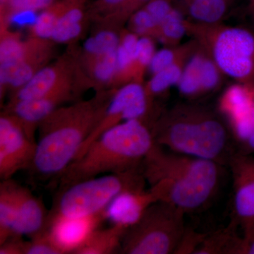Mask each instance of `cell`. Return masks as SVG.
<instances>
[{
  "instance_id": "obj_29",
  "label": "cell",
  "mask_w": 254,
  "mask_h": 254,
  "mask_svg": "<svg viewBox=\"0 0 254 254\" xmlns=\"http://www.w3.org/2000/svg\"><path fill=\"white\" fill-rule=\"evenodd\" d=\"M182 68L178 63L173 64L168 68L153 74L145 87L148 96L160 94L170 87L177 85L181 78Z\"/></svg>"
},
{
  "instance_id": "obj_8",
  "label": "cell",
  "mask_w": 254,
  "mask_h": 254,
  "mask_svg": "<svg viewBox=\"0 0 254 254\" xmlns=\"http://www.w3.org/2000/svg\"><path fill=\"white\" fill-rule=\"evenodd\" d=\"M37 141L29 138L22 125L4 112L0 118V178L7 180L28 170L36 154Z\"/></svg>"
},
{
  "instance_id": "obj_1",
  "label": "cell",
  "mask_w": 254,
  "mask_h": 254,
  "mask_svg": "<svg viewBox=\"0 0 254 254\" xmlns=\"http://www.w3.org/2000/svg\"><path fill=\"white\" fill-rule=\"evenodd\" d=\"M141 171L157 201L185 213L198 210L211 200L221 175L216 162L167 152L156 143L143 160Z\"/></svg>"
},
{
  "instance_id": "obj_26",
  "label": "cell",
  "mask_w": 254,
  "mask_h": 254,
  "mask_svg": "<svg viewBox=\"0 0 254 254\" xmlns=\"http://www.w3.org/2000/svg\"><path fill=\"white\" fill-rule=\"evenodd\" d=\"M76 0H58L43 10L31 28V37L50 40L58 21Z\"/></svg>"
},
{
  "instance_id": "obj_11",
  "label": "cell",
  "mask_w": 254,
  "mask_h": 254,
  "mask_svg": "<svg viewBox=\"0 0 254 254\" xmlns=\"http://www.w3.org/2000/svg\"><path fill=\"white\" fill-rule=\"evenodd\" d=\"M73 83L60 87L49 94L36 99L10 101L6 113L14 116L22 125L30 138L35 140V133L41 124L59 105L71 97Z\"/></svg>"
},
{
  "instance_id": "obj_14",
  "label": "cell",
  "mask_w": 254,
  "mask_h": 254,
  "mask_svg": "<svg viewBox=\"0 0 254 254\" xmlns=\"http://www.w3.org/2000/svg\"><path fill=\"white\" fill-rule=\"evenodd\" d=\"M73 67L66 60L45 66L24 86L17 90L10 101L36 99L60 87L72 83Z\"/></svg>"
},
{
  "instance_id": "obj_32",
  "label": "cell",
  "mask_w": 254,
  "mask_h": 254,
  "mask_svg": "<svg viewBox=\"0 0 254 254\" xmlns=\"http://www.w3.org/2000/svg\"><path fill=\"white\" fill-rule=\"evenodd\" d=\"M23 254H65L48 230L25 242Z\"/></svg>"
},
{
  "instance_id": "obj_21",
  "label": "cell",
  "mask_w": 254,
  "mask_h": 254,
  "mask_svg": "<svg viewBox=\"0 0 254 254\" xmlns=\"http://www.w3.org/2000/svg\"><path fill=\"white\" fill-rule=\"evenodd\" d=\"M16 185L12 179L0 184V244L12 235L17 213Z\"/></svg>"
},
{
  "instance_id": "obj_10",
  "label": "cell",
  "mask_w": 254,
  "mask_h": 254,
  "mask_svg": "<svg viewBox=\"0 0 254 254\" xmlns=\"http://www.w3.org/2000/svg\"><path fill=\"white\" fill-rule=\"evenodd\" d=\"M50 41L31 37L28 40L27 48L20 61L0 67L1 98L6 90L15 93L46 66L53 53V43Z\"/></svg>"
},
{
  "instance_id": "obj_4",
  "label": "cell",
  "mask_w": 254,
  "mask_h": 254,
  "mask_svg": "<svg viewBox=\"0 0 254 254\" xmlns=\"http://www.w3.org/2000/svg\"><path fill=\"white\" fill-rule=\"evenodd\" d=\"M152 133L156 144L170 151L219 164L228 148L223 125L200 110H177L164 119Z\"/></svg>"
},
{
  "instance_id": "obj_33",
  "label": "cell",
  "mask_w": 254,
  "mask_h": 254,
  "mask_svg": "<svg viewBox=\"0 0 254 254\" xmlns=\"http://www.w3.org/2000/svg\"><path fill=\"white\" fill-rule=\"evenodd\" d=\"M130 23L132 32L138 36L158 37V25L143 6L130 17Z\"/></svg>"
},
{
  "instance_id": "obj_37",
  "label": "cell",
  "mask_w": 254,
  "mask_h": 254,
  "mask_svg": "<svg viewBox=\"0 0 254 254\" xmlns=\"http://www.w3.org/2000/svg\"><path fill=\"white\" fill-rule=\"evenodd\" d=\"M247 142V143H248L249 146H250L251 148H252V149L254 150V131L252 133V134L251 135Z\"/></svg>"
},
{
  "instance_id": "obj_2",
  "label": "cell",
  "mask_w": 254,
  "mask_h": 254,
  "mask_svg": "<svg viewBox=\"0 0 254 254\" xmlns=\"http://www.w3.org/2000/svg\"><path fill=\"white\" fill-rule=\"evenodd\" d=\"M113 93L58 108L41 124L36 154L28 171L41 180H57L77 156L104 115Z\"/></svg>"
},
{
  "instance_id": "obj_24",
  "label": "cell",
  "mask_w": 254,
  "mask_h": 254,
  "mask_svg": "<svg viewBox=\"0 0 254 254\" xmlns=\"http://www.w3.org/2000/svg\"><path fill=\"white\" fill-rule=\"evenodd\" d=\"M138 35L133 32L124 33L120 37L118 48V73L114 84L123 83L128 78L135 77V60Z\"/></svg>"
},
{
  "instance_id": "obj_5",
  "label": "cell",
  "mask_w": 254,
  "mask_h": 254,
  "mask_svg": "<svg viewBox=\"0 0 254 254\" xmlns=\"http://www.w3.org/2000/svg\"><path fill=\"white\" fill-rule=\"evenodd\" d=\"M145 183L140 170L101 175L58 190L48 223L55 219L86 218L104 213L118 195L145 189Z\"/></svg>"
},
{
  "instance_id": "obj_35",
  "label": "cell",
  "mask_w": 254,
  "mask_h": 254,
  "mask_svg": "<svg viewBox=\"0 0 254 254\" xmlns=\"http://www.w3.org/2000/svg\"><path fill=\"white\" fill-rule=\"evenodd\" d=\"M176 63V53L173 50L164 48L155 52L148 68L152 74H155Z\"/></svg>"
},
{
  "instance_id": "obj_17",
  "label": "cell",
  "mask_w": 254,
  "mask_h": 254,
  "mask_svg": "<svg viewBox=\"0 0 254 254\" xmlns=\"http://www.w3.org/2000/svg\"><path fill=\"white\" fill-rule=\"evenodd\" d=\"M155 202L157 200L149 190H127L118 195L105 210V219H109L113 225L128 228Z\"/></svg>"
},
{
  "instance_id": "obj_3",
  "label": "cell",
  "mask_w": 254,
  "mask_h": 254,
  "mask_svg": "<svg viewBox=\"0 0 254 254\" xmlns=\"http://www.w3.org/2000/svg\"><path fill=\"white\" fill-rule=\"evenodd\" d=\"M155 142L141 120L124 121L92 142L57 179L58 190L108 174L141 170Z\"/></svg>"
},
{
  "instance_id": "obj_39",
  "label": "cell",
  "mask_w": 254,
  "mask_h": 254,
  "mask_svg": "<svg viewBox=\"0 0 254 254\" xmlns=\"http://www.w3.org/2000/svg\"><path fill=\"white\" fill-rule=\"evenodd\" d=\"M252 118H253V120L254 122V107L253 110H252Z\"/></svg>"
},
{
  "instance_id": "obj_25",
  "label": "cell",
  "mask_w": 254,
  "mask_h": 254,
  "mask_svg": "<svg viewBox=\"0 0 254 254\" xmlns=\"http://www.w3.org/2000/svg\"><path fill=\"white\" fill-rule=\"evenodd\" d=\"M192 18L203 24H215L227 12L230 0H180Z\"/></svg>"
},
{
  "instance_id": "obj_9",
  "label": "cell",
  "mask_w": 254,
  "mask_h": 254,
  "mask_svg": "<svg viewBox=\"0 0 254 254\" xmlns=\"http://www.w3.org/2000/svg\"><path fill=\"white\" fill-rule=\"evenodd\" d=\"M150 97L139 82H130L120 88L113 93L103 118L82 145L76 157L100 135L115 125L127 120L142 121L148 113Z\"/></svg>"
},
{
  "instance_id": "obj_20",
  "label": "cell",
  "mask_w": 254,
  "mask_h": 254,
  "mask_svg": "<svg viewBox=\"0 0 254 254\" xmlns=\"http://www.w3.org/2000/svg\"><path fill=\"white\" fill-rule=\"evenodd\" d=\"M254 107V91L247 85L230 87L220 102V108L230 121L252 115Z\"/></svg>"
},
{
  "instance_id": "obj_7",
  "label": "cell",
  "mask_w": 254,
  "mask_h": 254,
  "mask_svg": "<svg viewBox=\"0 0 254 254\" xmlns=\"http://www.w3.org/2000/svg\"><path fill=\"white\" fill-rule=\"evenodd\" d=\"M212 59L222 72L246 84L254 82V33L239 27L210 33Z\"/></svg>"
},
{
  "instance_id": "obj_23",
  "label": "cell",
  "mask_w": 254,
  "mask_h": 254,
  "mask_svg": "<svg viewBox=\"0 0 254 254\" xmlns=\"http://www.w3.org/2000/svg\"><path fill=\"white\" fill-rule=\"evenodd\" d=\"M150 0H97L93 11L108 22L121 21L131 17Z\"/></svg>"
},
{
  "instance_id": "obj_38",
  "label": "cell",
  "mask_w": 254,
  "mask_h": 254,
  "mask_svg": "<svg viewBox=\"0 0 254 254\" xmlns=\"http://www.w3.org/2000/svg\"><path fill=\"white\" fill-rule=\"evenodd\" d=\"M250 1V8L252 14L254 15V0H249Z\"/></svg>"
},
{
  "instance_id": "obj_22",
  "label": "cell",
  "mask_w": 254,
  "mask_h": 254,
  "mask_svg": "<svg viewBox=\"0 0 254 254\" xmlns=\"http://www.w3.org/2000/svg\"><path fill=\"white\" fill-rule=\"evenodd\" d=\"M88 74L102 85L114 84L118 73V49L103 54L84 56Z\"/></svg>"
},
{
  "instance_id": "obj_27",
  "label": "cell",
  "mask_w": 254,
  "mask_h": 254,
  "mask_svg": "<svg viewBox=\"0 0 254 254\" xmlns=\"http://www.w3.org/2000/svg\"><path fill=\"white\" fill-rule=\"evenodd\" d=\"M26 48L27 40L23 41L18 34L1 30L0 67L9 66L20 61L26 52Z\"/></svg>"
},
{
  "instance_id": "obj_12",
  "label": "cell",
  "mask_w": 254,
  "mask_h": 254,
  "mask_svg": "<svg viewBox=\"0 0 254 254\" xmlns=\"http://www.w3.org/2000/svg\"><path fill=\"white\" fill-rule=\"evenodd\" d=\"M234 179V212L246 232L254 227V160L244 156L230 160Z\"/></svg>"
},
{
  "instance_id": "obj_6",
  "label": "cell",
  "mask_w": 254,
  "mask_h": 254,
  "mask_svg": "<svg viewBox=\"0 0 254 254\" xmlns=\"http://www.w3.org/2000/svg\"><path fill=\"white\" fill-rule=\"evenodd\" d=\"M185 213L168 203L157 201L124 234L120 253H175L185 235Z\"/></svg>"
},
{
  "instance_id": "obj_36",
  "label": "cell",
  "mask_w": 254,
  "mask_h": 254,
  "mask_svg": "<svg viewBox=\"0 0 254 254\" xmlns=\"http://www.w3.org/2000/svg\"><path fill=\"white\" fill-rule=\"evenodd\" d=\"M25 242L23 237H10L0 244V254H23Z\"/></svg>"
},
{
  "instance_id": "obj_19",
  "label": "cell",
  "mask_w": 254,
  "mask_h": 254,
  "mask_svg": "<svg viewBox=\"0 0 254 254\" xmlns=\"http://www.w3.org/2000/svg\"><path fill=\"white\" fill-rule=\"evenodd\" d=\"M86 0H76L64 14L55 26L50 41L66 43L81 34L86 17Z\"/></svg>"
},
{
  "instance_id": "obj_31",
  "label": "cell",
  "mask_w": 254,
  "mask_h": 254,
  "mask_svg": "<svg viewBox=\"0 0 254 254\" xmlns=\"http://www.w3.org/2000/svg\"><path fill=\"white\" fill-rule=\"evenodd\" d=\"M120 37L110 30L97 33L87 41L84 47V56L103 54L118 49Z\"/></svg>"
},
{
  "instance_id": "obj_28",
  "label": "cell",
  "mask_w": 254,
  "mask_h": 254,
  "mask_svg": "<svg viewBox=\"0 0 254 254\" xmlns=\"http://www.w3.org/2000/svg\"><path fill=\"white\" fill-rule=\"evenodd\" d=\"M58 0H5L1 3V21L3 27L17 15L35 12L49 7Z\"/></svg>"
},
{
  "instance_id": "obj_15",
  "label": "cell",
  "mask_w": 254,
  "mask_h": 254,
  "mask_svg": "<svg viewBox=\"0 0 254 254\" xmlns=\"http://www.w3.org/2000/svg\"><path fill=\"white\" fill-rule=\"evenodd\" d=\"M220 71L213 59L196 54L190 58L184 68L177 86L180 91L186 95L211 91L218 86Z\"/></svg>"
},
{
  "instance_id": "obj_13",
  "label": "cell",
  "mask_w": 254,
  "mask_h": 254,
  "mask_svg": "<svg viewBox=\"0 0 254 254\" xmlns=\"http://www.w3.org/2000/svg\"><path fill=\"white\" fill-rule=\"evenodd\" d=\"M17 213L11 236H27L30 238L46 230L49 210L40 198L27 187L16 185Z\"/></svg>"
},
{
  "instance_id": "obj_30",
  "label": "cell",
  "mask_w": 254,
  "mask_h": 254,
  "mask_svg": "<svg viewBox=\"0 0 254 254\" xmlns=\"http://www.w3.org/2000/svg\"><path fill=\"white\" fill-rule=\"evenodd\" d=\"M186 29L182 13L173 7L160 25L158 37L167 43H175L181 39Z\"/></svg>"
},
{
  "instance_id": "obj_34",
  "label": "cell",
  "mask_w": 254,
  "mask_h": 254,
  "mask_svg": "<svg viewBox=\"0 0 254 254\" xmlns=\"http://www.w3.org/2000/svg\"><path fill=\"white\" fill-rule=\"evenodd\" d=\"M155 53L154 43L150 37H139L136 46L135 77H139L143 70L149 66Z\"/></svg>"
},
{
  "instance_id": "obj_18",
  "label": "cell",
  "mask_w": 254,
  "mask_h": 254,
  "mask_svg": "<svg viewBox=\"0 0 254 254\" xmlns=\"http://www.w3.org/2000/svg\"><path fill=\"white\" fill-rule=\"evenodd\" d=\"M127 227L112 225L108 228L97 227L71 254H112L120 253Z\"/></svg>"
},
{
  "instance_id": "obj_40",
  "label": "cell",
  "mask_w": 254,
  "mask_h": 254,
  "mask_svg": "<svg viewBox=\"0 0 254 254\" xmlns=\"http://www.w3.org/2000/svg\"><path fill=\"white\" fill-rule=\"evenodd\" d=\"M4 1L5 0H1V3L4 2Z\"/></svg>"
},
{
  "instance_id": "obj_16",
  "label": "cell",
  "mask_w": 254,
  "mask_h": 254,
  "mask_svg": "<svg viewBox=\"0 0 254 254\" xmlns=\"http://www.w3.org/2000/svg\"><path fill=\"white\" fill-rule=\"evenodd\" d=\"M104 219V213L86 218L55 219L48 222L46 230L65 254H71Z\"/></svg>"
}]
</instances>
